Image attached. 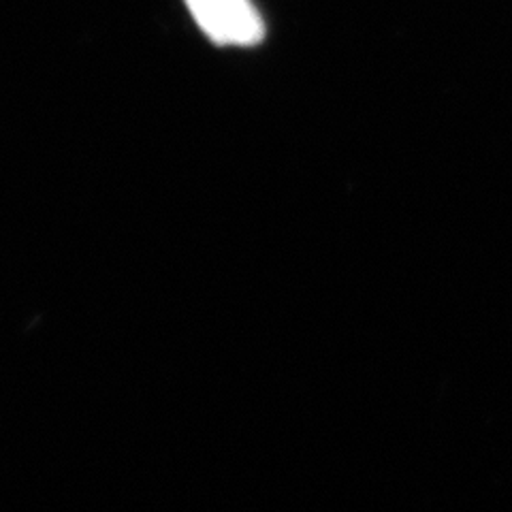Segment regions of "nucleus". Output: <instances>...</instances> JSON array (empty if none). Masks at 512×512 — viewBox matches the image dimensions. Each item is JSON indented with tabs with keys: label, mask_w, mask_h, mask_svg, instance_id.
Here are the masks:
<instances>
[{
	"label": "nucleus",
	"mask_w": 512,
	"mask_h": 512,
	"mask_svg": "<svg viewBox=\"0 0 512 512\" xmlns=\"http://www.w3.org/2000/svg\"><path fill=\"white\" fill-rule=\"evenodd\" d=\"M199 28L216 45L252 47L265 37V24L250 0H184Z\"/></svg>",
	"instance_id": "f257e3e1"
}]
</instances>
